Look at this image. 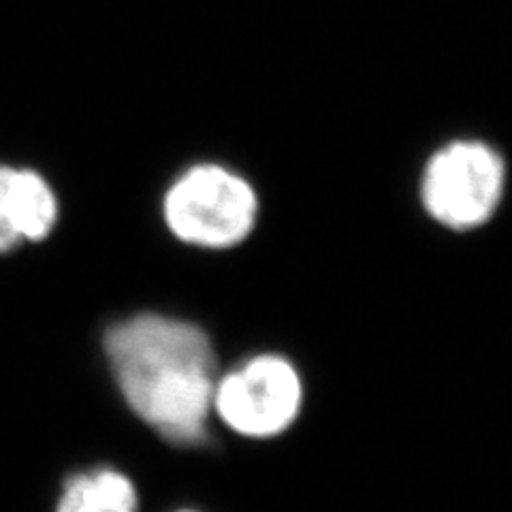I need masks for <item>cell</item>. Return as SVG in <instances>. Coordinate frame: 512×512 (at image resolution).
<instances>
[{"label":"cell","instance_id":"6da1fadb","mask_svg":"<svg viewBox=\"0 0 512 512\" xmlns=\"http://www.w3.org/2000/svg\"><path fill=\"white\" fill-rule=\"evenodd\" d=\"M105 352L126 404L143 423L173 444L205 438L216 355L201 327L139 314L105 333Z\"/></svg>","mask_w":512,"mask_h":512},{"label":"cell","instance_id":"7a4b0ae2","mask_svg":"<svg viewBox=\"0 0 512 512\" xmlns=\"http://www.w3.org/2000/svg\"><path fill=\"white\" fill-rule=\"evenodd\" d=\"M165 222L182 242L222 250L252 233L259 201L252 186L224 167L201 165L186 171L165 197Z\"/></svg>","mask_w":512,"mask_h":512},{"label":"cell","instance_id":"3957f363","mask_svg":"<svg viewBox=\"0 0 512 512\" xmlns=\"http://www.w3.org/2000/svg\"><path fill=\"white\" fill-rule=\"evenodd\" d=\"M504 175L502 158L485 143H448L425 169L421 186L425 210L448 229H476L498 210Z\"/></svg>","mask_w":512,"mask_h":512},{"label":"cell","instance_id":"277c9868","mask_svg":"<svg viewBox=\"0 0 512 512\" xmlns=\"http://www.w3.org/2000/svg\"><path fill=\"white\" fill-rule=\"evenodd\" d=\"M301 402L295 365L278 355H259L216 380L212 410L235 434L265 440L295 423Z\"/></svg>","mask_w":512,"mask_h":512},{"label":"cell","instance_id":"5b68a950","mask_svg":"<svg viewBox=\"0 0 512 512\" xmlns=\"http://www.w3.org/2000/svg\"><path fill=\"white\" fill-rule=\"evenodd\" d=\"M56 512H139L137 489L118 470H92L73 476Z\"/></svg>","mask_w":512,"mask_h":512},{"label":"cell","instance_id":"8992f818","mask_svg":"<svg viewBox=\"0 0 512 512\" xmlns=\"http://www.w3.org/2000/svg\"><path fill=\"white\" fill-rule=\"evenodd\" d=\"M13 201L24 242H41L52 233L58 220V201L39 173L13 169Z\"/></svg>","mask_w":512,"mask_h":512},{"label":"cell","instance_id":"52a82bcc","mask_svg":"<svg viewBox=\"0 0 512 512\" xmlns=\"http://www.w3.org/2000/svg\"><path fill=\"white\" fill-rule=\"evenodd\" d=\"M22 242L13 201V169L0 167V252H9Z\"/></svg>","mask_w":512,"mask_h":512},{"label":"cell","instance_id":"ba28073f","mask_svg":"<svg viewBox=\"0 0 512 512\" xmlns=\"http://www.w3.org/2000/svg\"><path fill=\"white\" fill-rule=\"evenodd\" d=\"M180 512H195V510H180Z\"/></svg>","mask_w":512,"mask_h":512}]
</instances>
